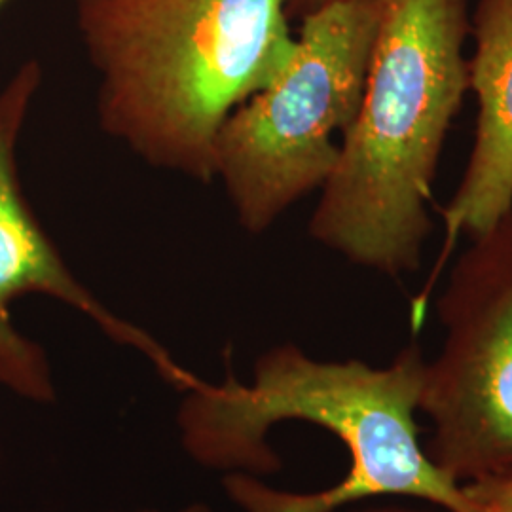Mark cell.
Returning <instances> with one entry per match:
<instances>
[{
	"label": "cell",
	"mask_w": 512,
	"mask_h": 512,
	"mask_svg": "<svg viewBox=\"0 0 512 512\" xmlns=\"http://www.w3.org/2000/svg\"><path fill=\"white\" fill-rule=\"evenodd\" d=\"M425 368L416 342L384 368L281 344L256 359L251 384L228 372L184 391L181 442L196 463L226 473L222 488L243 512H334L378 495L469 512L418 440Z\"/></svg>",
	"instance_id": "obj_1"
},
{
	"label": "cell",
	"mask_w": 512,
	"mask_h": 512,
	"mask_svg": "<svg viewBox=\"0 0 512 512\" xmlns=\"http://www.w3.org/2000/svg\"><path fill=\"white\" fill-rule=\"evenodd\" d=\"M103 133L141 162L215 181V139L296 50L289 0H74Z\"/></svg>",
	"instance_id": "obj_2"
},
{
	"label": "cell",
	"mask_w": 512,
	"mask_h": 512,
	"mask_svg": "<svg viewBox=\"0 0 512 512\" xmlns=\"http://www.w3.org/2000/svg\"><path fill=\"white\" fill-rule=\"evenodd\" d=\"M376 37L355 122L310 217V238L351 264L420 268L446 137L469 90L471 0H374Z\"/></svg>",
	"instance_id": "obj_3"
},
{
	"label": "cell",
	"mask_w": 512,
	"mask_h": 512,
	"mask_svg": "<svg viewBox=\"0 0 512 512\" xmlns=\"http://www.w3.org/2000/svg\"><path fill=\"white\" fill-rule=\"evenodd\" d=\"M300 21L289 67L232 110L215 139V179L251 236L323 188L363 101L374 0H330Z\"/></svg>",
	"instance_id": "obj_4"
},
{
	"label": "cell",
	"mask_w": 512,
	"mask_h": 512,
	"mask_svg": "<svg viewBox=\"0 0 512 512\" xmlns=\"http://www.w3.org/2000/svg\"><path fill=\"white\" fill-rule=\"evenodd\" d=\"M471 241L437 302L444 342L418 408L425 454L456 484L512 475V211Z\"/></svg>",
	"instance_id": "obj_5"
},
{
	"label": "cell",
	"mask_w": 512,
	"mask_h": 512,
	"mask_svg": "<svg viewBox=\"0 0 512 512\" xmlns=\"http://www.w3.org/2000/svg\"><path fill=\"white\" fill-rule=\"evenodd\" d=\"M40 86L42 65L27 59L0 90V387L31 403H55L46 351L12 321L18 298L44 294L86 315L112 342L147 357L162 380L184 393L202 378L179 365L147 330L107 308L73 274L25 198L16 150Z\"/></svg>",
	"instance_id": "obj_6"
},
{
	"label": "cell",
	"mask_w": 512,
	"mask_h": 512,
	"mask_svg": "<svg viewBox=\"0 0 512 512\" xmlns=\"http://www.w3.org/2000/svg\"><path fill=\"white\" fill-rule=\"evenodd\" d=\"M475 50L469 90L475 93V145L456 194L440 211V264L461 236L478 238L512 211V0H478L471 16Z\"/></svg>",
	"instance_id": "obj_7"
},
{
	"label": "cell",
	"mask_w": 512,
	"mask_h": 512,
	"mask_svg": "<svg viewBox=\"0 0 512 512\" xmlns=\"http://www.w3.org/2000/svg\"><path fill=\"white\" fill-rule=\"evenodd\" d=\"M459 488L469 512H512V475L486 476Z\"/></svg>",
	"instance_id": "obj_8"
},
{
	"label": "cell",
	"mask_w": 512,
	"mask_h": 512,
	"mask_svg": "<svg viewBox=\"0 0 512 512\" xmlns=\"http://www.w3.org/2000/svg\"><path fill=\"white\" fill-rule=\"evenodd\" d=\"M330 0H289V16L291 18H304L313 10L325 6Z\"/></svg>",
	"instance_id": "obj_9"
},
{
	"label": "cell",
	"mask_w": 512,
	"mask_h": 512,
	"mask_svg": "<svg viewBox=\"0 0 512 512\" xmlns=\"http://www.w3.org/2000/svg\"><path fill=\"white\" fill-rule=\"evenodd\" d=\"M133 512H160V511H133ZM179 512H215L209 505H205V503H192V505H188V507H184Z\"/></svg>",
	"instance_id": "obj_10"
},
{
	"label": "cell",
	"mask_w": 512,
	"mask_h": 512,
	"mask_svg": "<svg viewBox=\"0 0 512 512\" xmlns=\"http://www.w3.org/2000/svg\"><path fill=\"white\" fill-rule=\"evenodd\" d=\"M355 512H427L420 509H406V507H374V509H365V511Z\"/></svg>",
	"instance_id": "obj_11"
},
{
	"label": "cell",
	"mask_w": 512,
	"mask_h": 512,
	"mask_svg": "<svg viewBox=\"0 0 512 512\" xmlns=\"http://www.w3.org/2000/svg\"><path fill=\"white\" fill-rule=\"evenodd\" d=\"M4 2H6V0H0V6H2V4H4Z\"/></svg>",
	"instance_id": "obj_12"
}]
</instances>
